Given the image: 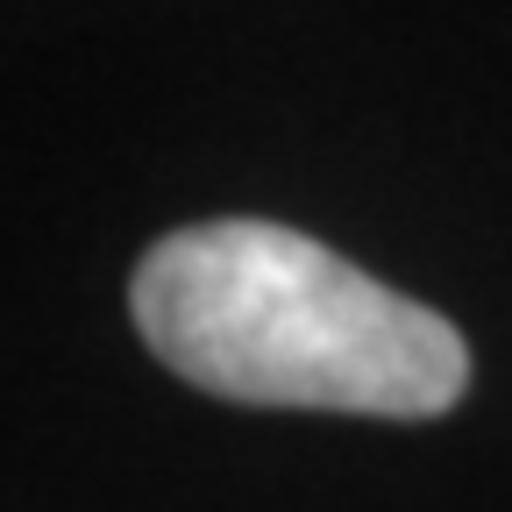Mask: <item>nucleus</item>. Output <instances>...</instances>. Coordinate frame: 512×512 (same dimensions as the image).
Instances as JSON below:
<instances>
[{"label": "nucleus", "instance_id": "1", "mask_svg": "<svg viewBox=\"0 0 512 512\" xmlns=\"http://www.w3.org/2000/svg\"><path fill=\"white\" fill-rule=\"evenodd\" d=\"M128 313L150 356L235 406L441 420L470 392V342L285 221H192L143 249Z\"/></svg>", "mask_w": 512, "mask_h": 512}]
</instances>
